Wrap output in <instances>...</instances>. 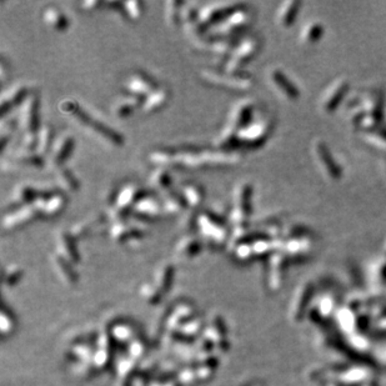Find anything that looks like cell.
Wrapping results in <instances>:
<instances>
[{"instance_id": "1", "label": "cell", "mask_w": 386, "mask_h": 386, "mask_svg": "<svg viewBox=\"0 0 386 386\" xmlns=\"http://www.w3.org/2000/svg\"><path fill=\"white\" fill-rule=\"evenodd\" d=\"M176 151L179 156V166L188 169L235 165L241 160V154L236 150H201L194 146H180Z\"/></svg>"}, {"instance_id": "2", "label": "cell", "mask_w": 386, "mask_h": 386, "mask_svg": "<svg viewBox=\"0 0 386 386\" xmlns=\"http://www.w3.org/2000/svg\"><path fill=\"white\" fill-rule=\"evenodd\" d=\"M59 110L63 114L68 115V117H72L77 120L79 124H82L83 127L90 129L95 135L100 136V138L104 139L105 141H108L109 144L114 146H122L124 144V138H123L122 134H119L118 131H115L114 129L108 127L107 124L102 122H97L95 119H93L77 102L72 99H65L63 100L59 104Z\"/></svg>"}, {"instance_id": "3", "label": "cell", "mask_w": 386, "mask_h": 386, "mask_svg": "<svg viewBox=\"0 0 386 386\" xmlns=\"http://www.w3.org/2000/svg\"><path fill=\"white\" fill-rule=\"evenodd\" d=\"M196 225L203 238L214 245H224L229 243L230 230L218 214L213 211H201L196 219Z\"/></svg>"}, {"instance_id": "4", "label": "cell", "mask_w": 386, "mask_h": 386, "mask_svg": "<svg viewBox=\"0 0 386 386\" xmlns=\"http://www.w3.org/2000/svg\"><path fill=\"white\" fill-rule=\"evenodd\" d=\"M144 196H145V191L138 184L130 183L123 186L120 190H118L115 200L113 201V205L110 206V219H113L115 223L125 220V216L128 215L129 211H133L136 203Z\"/></svg>"}, {"instance_id": "5", "label": "cell", "mask_w": 386, "mask_h": 386, "mask_svg": "<svg viewBox=\"0 0 386 386\" xmlns=\"http://www.w3.org/2000/svg\"><path fill=\"white\" fill-rule=\"evenodd\" d=\"M201 78L205 82L216 87L225 88V89L243 92L253 87L254 79L251 75L244 73H226L218 69H204L201 70Z\"/></svg>"}, {"instance_id": "6", "label": "cell", "mask_w": 386, "mask_h": 386, "mask_svg": "<svg viewBox=\"0 0 386 386\" xmlns=\"http://www.w3.org/2000/svg\"><path fill=\"white\" fill-rule=\"evenodd\" d=\"M251 198H253V186L248 181L239 184L234 193V205L230 211V223L234 228L248 225L249 218L251 215Z\"/></svg>"}, {"instance_id": "7", "label": "cell", "mask_w": 386, "mask_h": 386, "mask_svg": "<svg viewBox=\"0 0 386 386\" xmlns=\"http://www.w3.org/2000/svg\"><path fill=\"white\" fill-rule=\"evenodd\" d=\"M260 48L259 39L255 37H248L239 43L234 52L231 53L230 57L226 59L224 72L226 73H239L240 68H243L249 60L253 59L257 54Z\"/></svg>"}, {"instance_id": "8", "label": "cell", "mask_w": 386, "mask_h": 386, "mask_svg": "<svg viewBox=\"0 0 386 386\" xmlns=\"http://www.w3.org/2000/svg\"><path fill=\"white\" fill-rule=\"evenodd\" d=\"M18 124L28 135H37L39 131V95L37 92H30L20 105Z\"/></svg>"}, {"instance_id": "9", "label": "cell", "mask_w": 386, "mask_h": 386, "mask_svg": "<svg viewBox=\"0 0 386 386\" xmlns=\"http://www.w3.org/2000/svg\"><path fill=\"white\" fill-rule=\"evenodd\" d=\"M251 22H253L251 12L245 5H241L240 8L234 10L226 19L214 27L213 34L218 38L230 37L235 32L246 29L251 24Z\"/></svg>"}, {"instance_id": "10", "label": "cell", "mask_w": 386, "mask_h": 386, "mask_svg": "<svg viewBox=\"0 0 386 386\" xmlns=\"http://www.w3.org/2000/svg\"><path fill=\"white\" fill-rule=\"evenodd\" d=\"M312 153H314V158L316 160L317 165H319L320 170L322 171L325 176L330 180H339L342 176V169L339 164L335 160L334 155L327 148L326 143L321 139L314 141L312 144Z\"/></svg>"}, {"instance_id": "11", "label": "cell", "mask_w": 386, "mask_h": 386, "mask_svg": "<svg viewBox=\"0 0 386 386\" xmlns=\"http://www.w3.org/2000/svg\"><path fill=\"white\" fill-rule=\"evenodd\" d=\"M241 5L244 4L230 2L209 3L199 10V22L204 28L215 27L224 19H226L234 10L240 8Z\"/></svg>"}, {"instance_id": "12", "label": "cell", "mask_w": 386, "mask_h": 386, "mask_svg": "<svg viewBox=\"0 0 386 386\" xmlns=\"http://www.w3.org/2000/svg\"><path fill=\"white\" fill-rule=\"evenodd\" d=\"M270 133H271V123L269 120H256L239 131V144L245 148H259L267 140Z\"/></svg>"}, {"instance_id": "13", "label": "cell", "mask_w": 386, "mask_h": 386, "mask_svg": "<svg viewBox=\"0 0 386 386\" xmlns=\"http://www.w3.org/2000/svg\"><path fill=\"white\" fill-rule=\"evenodd\" d=\"M349 87V80L346 78H337L334 80L320 99V110L325 114H332L344 100Z\"/></svg>"}, {"instance_id": "14", "label": "cell", "mask_w": 386, "mask_h": 386, "mask_svg": "<svg viewBox=\"0 0 386 386\" xmlns=\"http://www.w3.org/2000/svg\"><path fill=\"white\" fill-rule=\"evenodd\" d=\"M35 205L40 211V215L53 218L62 213L67 204V196L62 191H39Z\"/></svg>"}, {"instance_id": "15", "label": "cell", "mask_w": 386, "mask_h": 386, "mask_svg": "<svg viewBox=\"0 0 386 386\" xmlns=\"http://www.w3.org/2000/svg\"><path fill=\"white\" fill-rule=\"evenodd\" d=\"M38 216H42L38 206L35 204H29V205L20 206L15 211L7 214L3 218L2 226L4 230H14L19 226H23L30 223V221L35 220Z\"/></svg>"}, {"instance_id": "16", "label": "cell", "mask_w": 386, "mask_h": 386, "mask_svg": "<svg viewBox=\"0 0 386 386\" xmlns=\"http://www.w3.org/2000/svg\"><path fill=\"white\" fill-rule=\"evenodd\" d=\"M74 149V138L72 134L63 133L62 135L58 136L55 141L53 143L52 149L49 154V164L53 168H62L64 161L72 154Z\"/></svg>"}, {"instance_id": "17", "label": "cell", "mask_w": 386, "mask_h": 386, "mask_svg": "<svg viewBox=\"0 0 386 386\" xmlns=\"http://www.w3.org/2000/svg\"><path fill=\"white\" fill-rule=\"evenodd\" d=\"M254 109H255V105L249 99H244L236 103L233 110H231L230 119H229V123L226 125H229L239 133L241 129L246 128L249 124L253 123Z\"/></svg>"}, {"instance_id": "18", "label": "cell", "mask_w": 386, "mask_h": 386, "mask_svg": "<svg viewBox=\"0 0 386 386\" xmlns=\"http://www.w3.org/2000/svg\"><path fill=\"white\" fill-rule=\"evenodd\" d=\"M156 84L153 78L146 75L143 72H136L128 78L125 83V90L129 95H135L145 99L149 94L156 89Z\"/></svg>"}, {"instance_id": "19", "label": "cell", "mask_w": 386, "mask_h": 386, "mask_svg": "<svg viewBox=\"0 0 386 386\" xmlns=\"http://www.w3.org/2000/svg\"><path fill=\"white\" fill-rule=\"evenodd\" d=\"M29 93L30 90L28 89V87H25L24 84H20V83H17L13 87H10L7 92H4V94L2 95V99H0L2 118H5V115L12 112L15 107L22 105L23 102L29 95Z\"/></svg>"}, {"instance_id": "20", "label": "cell", "mask_w": 386, "mask_h": 386, "mask_svg": "<svg viewBox=\"0 0 386 386\" xmlns=\"http://www.w3.org/2000/svg\"><path fill=\"white\" fill-rule=\"evenodd\" d=\"M269 82L276 89L281 97L287 100H296L300 97V92L296 85L286 77L281 69H271L269 72Z\"/></svg>"}, {"instance_id": "21", "label": "cell", "mask_w": 386, "mask_h": 386, "mask_svg": "<svg viewBox=\"0 0 386 386\" xmlns=\"http://www.w3.org/2000/svg\"><path fill=\"white\" fill-rule=\"evenodd\" d=\"M164 206L153 196L145 195L134 206L133 214L144 220H155L163 214Z\"/></svg>"}, {"instance_id": "22", "label": "cell", "mask_w": 386, "mask_h": 386, "mask_svg": "<svg viewBox=\"0 0 386 386\" xmlns=\"http://www.w3.org/2000/svg\"><path fill=\"white\" fill-rule=\"evenodd\" d=\"M144 235V229L140 226H136L134 224L128 223V221L122 220L114 223V225L110 229V236L113 240L118 243H125V241L131 240V239H138Z\"/></svg>"}, {"instance_id": "23", "label": "cell", "mask_w": 386, "mask_h": 386, "mask_svg": "<svg viewBox=\"0 0 386 386\" xmlns=\"http://www.w3.org/2000/svg\"><path fill=\"white\" fill-rule=\"evenodd\" d=\"M57 248H58V254L65 259L67 261H69L70 264H78L80 260L79 253L77 250V245H75L74 238L72 236V234L69 231H60L59 235L57 239Z\"/></svg>"}, {"instance_id": "24", "label": "cell", "mask_w": 386, "mask_h": 386, "mask_svg": "<svg viewBox=\"0 0 386 386\" xmlns=\"http://www.w3.org/2000/svg\"><path fill=\"white\" fill-rule=\"evenodd\" d=\"M169 93L168 88L165 87H158L154 90L151 94H149L145 99L143 100V105H141L140 109L143 110L146 114H150V113L156 112L160 108H163L166 104L169 99Z\"/></svg>"}, {"instance_id": "25", "label": "cell", "mask_w": 386, "mask_h": 386, "mask_svg": "<svg viewBox=\"0 0 386 386\" xmlns=\"http://www.w3.org/2000/svg\"><path fill=\"white\" fill-rule=\"evenodd\" d=\"M143 98L135 97V95H128V97L122 98V99L117 100L113 104L112 112L115 118H127L129 115L133 114L138 108H141L143 105Z\"/></svg>"}, {"instance_id": "26", "label": "cell", "mask_w": 386, "mask_h": 386, "mask_svg": "<svg viewBox=\"0 0 386 386\" xmlns=\"http://www.w3.org/2000/svg\"><path fill=\"white\" fill-rule=\"evenodd\" d=\"M300 7H301V4L299 2H294V0L282 3L276 14L277 24L281 28L291 27L295 23V20H296Z\"/></svg>"}, {"instance_id": "27", "label": "cell", "mask_w": 386, "mask_h": 386, "mask_svg": "<svg viewBox=\"0 0 386 386\" xmlns=\"http://www.w3.org/2000/svg\"><path fill=\"white\" fill-rule=\"evenodd\" d=\"M325 33V28L322 23L317 20L306 23L301 29L299 35V40L304 45H314L322 39Z\"/></svg>"}, {"instance_id": "28", "label": "cell", "mask_w": 386, "mask_h": 386, "mask_svg": "<svg viewBox=\"0 0 386 386\" xmlns=\"http://www.w3.org/2000/svg\"><path fill=\"white\" fill-rule=\"evenodd\" d=\"M149 159L158 168H168L169 166H179V156L176 149H156L151 151Z\"/></svg>"}, {"instance_id": "29", "label": "cell", "mask_w": 386, "mask_h": 386, "mask_svg": "<svg viewBox=\"0 0 386 386\" xmlns=\"http://www.w3.org/2000/svg\"><path fill=\"white\" fill-rule=\"evenodd\" d=\"M43 19H44L48 27L57 30V32H64L69 25V22H68L64 13L57 7H48L44 14H43Z\"/></svg>"}, {"instance_id": "30", "label": "cell", "mask_w": 386, "mask_h": 386, "mask_svg": "<svg viewBox=\"0 0 386 386\" xmlns=\"http://www.w3.org/2000/svg\"><path fill=\"white\" fill-rule=\"evenodd\" d=\"M175 251L181 257H194L201 251V240L194 235L184 236L176 244Z\"/></svg>"}, {"instance_id": "31", "label": "cell", "mask_w": 386, "mask_h": 386, "mask_svg": "<svg viewBox=\"0 0 386 386\" xmlns=\"http://www.w3.org/2000/svg\"><path fill=\"white\" fill-rule=\"evenodd\" d=\"M361 107L366 114L375 115V117H382V107H384V99L379 92H369L364 95L361 100Z\"/></svg>"}, {"instance_id": "32", "label": "cell", "mask_w": 386, "mask_h": 386, "mask_svg": "<svg viewBox=\"0 0 386 386\" xmlns=\"http://www.w3.org/2000/svg\"><path fill=\"white\" fill-rule=\"evenodd\" d=\"M180 194L183 195V198L185 199L186 204H188V208L196 210L199 206L201 205L204 199V191L201 189V186L196 185V184H184L181 186Z\"/></svg>"}, {"instance_id": "33", "label": "cell", "mask_w": 386, "mask_h": 386, "mask_svg": "<svg viewBox=\"0 0 386 386\" xmlns=\"http://www.w3.org/2000/svg\"><path fill=\"white\" fill-rule=\"evenodd\" d=\"M53 265H54L55 270L59 274L60 279L65 282L67 285H74L77 282L78 277L77 274L73 270L72 264L69 261H67L65 259H63L59 254H55L53 255Z\"/></svg>"}, {"instance_id": "34", "label": "cell", "mask_w": 386, "mask_h": 386, "mask_svg": "<svg viewBox=\"0 0 386 386\" xmlns=\"http://www.w3.org/2000/svg\"><path fill=\"white\" fill-rule=\"evenodd\" d=\"M53 128L49 124L40 125L39 131L37 134V151L40 156H44L49 153L53 145Z\"/></svg>"}, {"instance_id": "35", "label": "cell", "mask_w": 386, "mask_h": 386, "mask_svg": "<svg viewBox=\"0 0 386 386\" xmlns=\"http://www.w3.org/2000/svg\"><path fill=\"white\" fill-rule=\"evenodd\" d=\"M150 184L154 189L159 191H171L173 178L168 168H158L150 176Z\"/></svg>"}, {"instance_id": "36", "label": "cell", "mask_w": 386, "mask_h": 386, "mask_svg": "<svg viewBox=\"0 0 386 386\" xmlns=\"http://www.w3.org/2000/svg\"><path fill=\"white\" fill-rule=\"evenodd\" d=\"M236 42L230 37H224V38H216L211 42L210 45V52L216 54L218 57L226 58L228 59L231 55V53L234 52V49L236 48Z\"/></svg>"}, {"instance_id": "37", "label": "cell", "mask_w": 386, "mask_h": 386, "mask_svg": "<svg viewBox=\"0 0 386 386\" xmlns=\"http://www.w3.org/2000/svg\"><path fill=\"white\" fill-rule=\"evenodd\" d=\"M164 211L170 214H178L180 211L186 210L188 209V204H186L185 199L183 198L180 193L171 190L166 193L165 199H164Z\"/></svg>"}, {"instance_id": "38", "label": "cell", "mask_w": 386, "mask_h": 386, "mask_svg": "<svg viewBox=\"0 0 386 386\" xmlns=\"http://www.w3.org/2000/svg\"><path fill=\"white\" fill-rule=\"evenodd\" d=\"M55 178H57V181L62 190L75 193V191L79 189V181H78V179L75 178V175L69 169L64 168V166L57 169V175H55Z\"/></svg>"}, {"instance_id": "39", "label": "cell", "mask_w": 386, "mask_h": 386, "mask_svg": "<svg viewBox=\"0 0 386 386\" xmlns=\"http://www.w3.org/2000/svg\"><path fill=\"white\" fill-rule=\"evenodd\" d=\"M38 195H39V191L37 189L27 185V184H22V185H18L15 188L14 200L20 206L29 205V204H34L37 201Z\"/></svg>"}, {"instance_id": "40", "label": "cell", "mask_w": 386, "mask_h": 386, "mask_svg": "<svg viewBox=\"0 0 386 386\" xmlns=\"http://www.w3.org/2000/svg\"><path fill=\"white\" fill-rule=\"evenodd\" d=\"M183 5L184 2H178V0H168L165 3V18L170 27L176 28L180 25Z\"/></svg>"}, {"instance_id": "41", "label": "cell", "mask_w": 386, "mask_h": 386, "mask_svg": "<svg viewBox=\"0 0 386 386\" xmlns=\"http://www.w3.org/2000/svg\"><path fill=\"white\" fill-rule=\"evenodd\" d=\"M13 160L17 163L23 164V165H30L35 166V168H40L44 165L43 158L37 153V151L25 150V149H19L13 156Z\"/></svg>"}, {"instance_id": "42", "label": "cell", "mask_w": 386, "mask_h": 386, "mask_svg": "<svg viewBox=\"0 0 386 386\" xmlns=\"http://www.w3.org/2000/svg\"><path fill=\"white\" fill-rule=\"evenodd\" d=\"M174 279V267L171 264H164L163 266L159 269L158 274H156V287L160 290L161 292L168 291L169 287L173 284Z\"/></svg>"}, {"instance_id": "43", "label": "cell", "mask_w": 386, "mask_h": 386, "mask_svg": "<svg viewBox=\"0 0 386 386\" xmlns=\"http://www.w3.org/2000/svg\"><path fill=\"white\" fill-rule=\"evenodd\" d=\"M123 10L130 19L136 20L143 15V3L136 0H129L122 4Z\"/></svg>"}, {"instance_id": "44", "label": "cell", "mask_w": 386, "mask_h": 386, "mask_svg": "<svg viewBox=\"0 0 386 386\" xmlns=\"http://www.w3.org/2000/svg\"><path fill=\"white\" fill-rule=\"evenodd\" d=\"M366 139L375 146H386V129L377 128L366 133Z\"/></svg>"}, {"instance_id": "45", "label": "cell", "mask_w": 386, "mask_h": 386, "mask_svg": "<svg viewBox=\"0 0 386 386\" xmlns=\"http://www.w3.org/2000/svg\"><path fill=\"white\" fill-rule=\"evenodd\" d=\"M92 225L93 221H90V223H88V221H79V223L73 225V228L70 229L69 233L72 234V236L74 239L83 238V236L87 235V234L92 230Z\"/></svg>"}, {"instance_id": "46", "label": "cell", "mask_w": 386, "mask_h": 386, "mask_svg": "<svg viewBox=\"0 0 386 386\" xmlns=\"http://www.w3.org/2000/svg\"><path fill=\"white\" fill-rule=\"evenodd\" d=\"M141 294H143V296L145 297L149 302H156L159 301V299H161V294H163V292L156 286H150L149 284H145L141 287Z\"/></svg>"}, {"instance_id": "47", "label": "cell", "mask_w": 386, "mask_h": 386, "mask_svg": "<svg viewBox=\"0 0 386 386\" xmlns=\"http://www.w3.org/2000/svg\"><path fill=\"white\" fill-rule=\"evenodd\" d=\"M253 243H244V244H240L239 246H236L235 249H234V254H235V256L238 257L239 260H249L251 256L254 255V251H253V245H251Z\"/></svg>"}, {"instance_id": "48", "label": "cell", "mask_w": 386, "mask_h": 386, "mask_svg": "<svg viewBox=\"0 0 386 386\" xmlns=\"http://www.w3.org/2000/svg\"><path fill=\"white\" fill-rule=\"evenodd\" d=\"M23 275V270L18 266H10L4 274V281L7 285H14L20 280Z\"/></svg>"}, {"instance_id": "49", "label": "cell", "mask_w": 386, "mask_h": 386, "mask_svg": "<svg viewBox=\"0 0 386 386\" xmlns=\"http://www.w3.org/2000/svg\"><path fill=\"white\" fill-rule=\"evenodd\" d=\"M100 4H102V3L97 2V0H87V2L82 3V7L84 8L85 10H93L97 7H99Z\"/></svg>"}, {"instance_id": "50", "label": "cell", "mask_w": 386, "mask_h": 386, "mask_svg": "<svg viewBox=\"0 0 386 386\" xmlns=\"http://www.w3.org/2000/svg\"><path fill=\"white\" fill-rule=\"evenodd\" d=\"M385 251H386V245H385Z\"/></svg>"}]
</instances>
